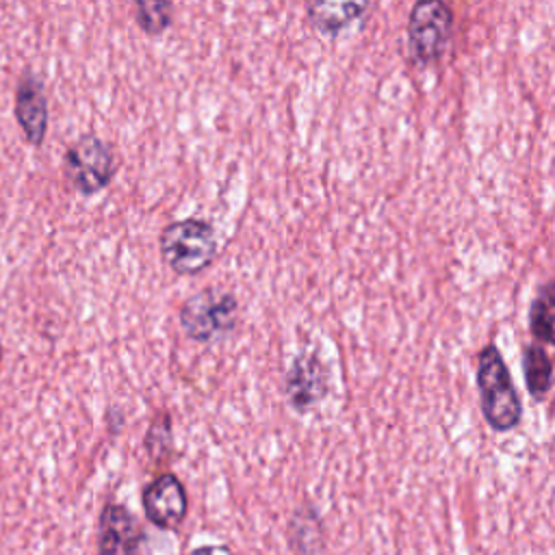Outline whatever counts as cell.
Returning <instances> with one entry per match:
<instances>
[{"instance_id": "15", "label": "cell", "mask_w": 555, "mask_h": 555, "mask_svg": "<svg viewBox=\"0 0 555 555\" xmlns=\"http://www.w3.org/2000/svg\"><path fill=\"white\" fill-rule=\"evenodd\" d=\"M189 555H232V551L223 544H206V546H199V548L191 551Z\"/></svg>"}, {"instance_id": "6", "label": "cell", "mask_w": 555, "mask_h": 555, "mask_svg": "<svg viewBox=\"0 0 555 555\" xmlns=\"http://www.w3.org/2000/svg\"><path fill=\"white\" fill-rule=\"evenodd\" d=\"M327 392V369L317 353H299L284 373V395L293 410H312Z\"/></svg>"}, {"instance_id": "13", "label": "cell", "mask_w": 555, "mask_h": 555, "mask_svg": "<svg viewBox=\"0 0 555 555\" xmlns=\"http://www.w3.org/2000/svg\"><path fill=\"white\" fill-rule=\"evenodd\" d=\"M134 22L147 35L165 33L173 22V4L167 0L156 2H137L134 4Z\"/></svg>"}, {"instance_id": "9", "label": "cell", "mask_w": 555, "mask_h": 555, "mask_svg": "<svg viewBox=\"0 0 555 555\" xmlns=\"http://www.w3.org/2000/svg\"><path fill=\"white\" fill-rule=\"evenodd\" d=\"M139 527L121 505H106L100 518V555H134Z\"/></svg>"}, {"instance_id": "3", "label": "cell", "mask_w": 555, "mask_h": 555, "mask_svg": "<svg viewBox=\"0 0 555 555\" xmlns=\"http://www.w3.org/2000/svg\"><path fill=\"white\" fill-rule=\"evenodd\" d=\"M178 319L191 340L202 345L217 343L234 332L238 323V299L225 288L206 286L182 301Z\"/></svg>"}, {"instance_id": "5", "label": "cell", "mask_w": 555, "mask_h": 555, "mask_svg": "<svg viewBox=\"0 0 555 555\" xmlns=\"http://www.w3.org/2000/svg\"><path fill=\"white\" fill-rule=\"evenodd\" d=\"M117 169L111 145L98 134H82L63 156V173L80 195H98L108 186Z\"/></svg>"}, {"instance_id": "4", "label": "cell", "mask_w": 555, "mask_h": 555, "mask_svg": "<svg viewBox=\"0 0 555 555\" xmlns=\"http://www.w3.org/2000/svg\"><path fill=\"white\" fill-rule=\"evenodd\" d=\"M453 11L442 0H418L408 15L405 41L410 61L418 67L438 63L453 35Z\"/></svg>"}, {"instance_id": "10", "label": "cell", "mask_w": 555, "mask_h": 555, "mask_svg": "<svg viewBox=\"0 0 555 555\" xmlns=\"http://www.w3.org/2000/svg\"><path fill=\"white\" fill-rule=\"evenodd\" d=\"M371 9L369 2H310L306 7V17L310 26L325 35H336L356 20H360Z\"/></svg>"}, {"instance_id": "12", "label": "cell", "mask_w": 555, "mask_h": 555, "mask_svg": "<svg viewBox=\"0 0 555 555\" xmlns=\"http://www.w3.org/2000/svg\"><path fill=\"white\" fill-rule=\"evenodd\" d=\"M525 386L533 401H544L553 386V362L542 345H527L522 349Z\"/></svg>"}, {"instance_id": "7", "label": "cell", "mask_w": 555, "mask_h": 555, "mask_svg": "<svg viewBox=\"0 0 555 555\" xmlns=\"http://www.w3.org/2000/svg\"><path fill=\"white\" fill-rule=\"evenodd\" d=\"M186 492L182 481L165 473L150 481L143 490V509L145 516L160 529H173L178 527L186 516Z\"/></svg>"}, {"instance_id": "16", "label": "cell", "mask_w": 555, "mask_h": 555, "mask_svg": "<svg viewBox=\"0 0 555 555\" xmlns=\"http://www.w3.org/2000/svg\"><path fill=\"white\" fill-rule=\"evenodd\" d=\"M0 364H2V343H0Z\"/></svg>"}, {"instance_id": "11", "label": "cell", "mask_w": 555, "mask_h": 555, "mask_svg": "<svg viewBox=\"0 0 555 555\" xmlns=\"http://www.w3.org/2000/svg\"><path fill=\"white\" fill-rule=\"evenodd\" d=\"M531 336L544 345L555 347V280L544 282L529 304Z\"/></svg>"}, {"instance_id": "2", "label": "cell", "mask_w": 555, "mask_h": 555, "mask_svg": "<svg viewBox=\"0 0 555 555\" xmlns=\"http://www.w3.org/2000/svg\"><path fill=\"white\" fill-rule=\"evenodd\" d=\"M158 247L165 264L176 275H197L208 269L217 256V234L204 219H178L163 228Z\"/></svg>"}, {"instance_id": "8", "label": "cell", "mask_w": 555, "mask_h": 555, "mask_svg": "<svg viewBox=\"0 0 555 555\" xmlns=\"http://www.w3.org/2000/svg\"><path fill=\"white\" fill-rule=\"evenodd\" d=\"M13 113L26 141L41 145L48 132V98L39 76L33 72H24L15 85Z\"/></svg>"}, {"instance_id": "1", "label": "cell", "mask_w": 555, "mask_h": 555, "mask_svg": "<svg viewBox=\"0 0 555 555\" xmlns=\"http://www.w3.org/2000/svg\"><path fill=\"white\" fill-rule=\"evenodd\" d=\"M475 384L479 392V408L490 429L499 434L512 431L522 418V401L494 343L483 345L477 353Z\"/></svg>"}, {"instance_id": "14", "label": "cell", "mask_w": 555, "mask_h": 555, "mask_svg": "<svg viewBox=\"0 0 555 555\" xmlns=\"http://www.w3.org/2000/svg\"><path fill=\"white\" fill-rule=\"evenodd\" d=\"M169 444H171V418L167 414H160L150 425L145 447L152 455H160L169 449Z\"/></svg>"}]
</instances>
